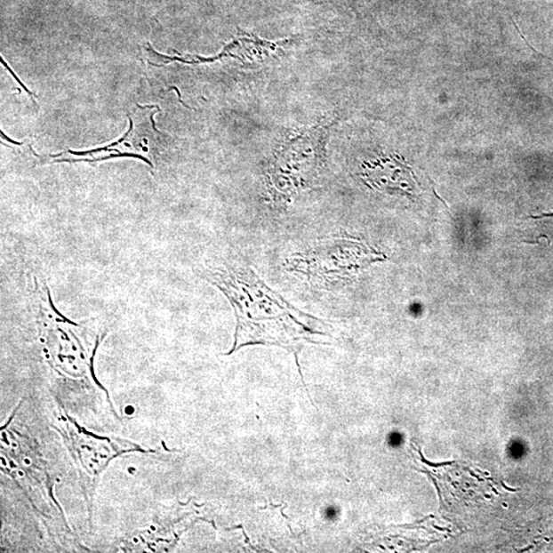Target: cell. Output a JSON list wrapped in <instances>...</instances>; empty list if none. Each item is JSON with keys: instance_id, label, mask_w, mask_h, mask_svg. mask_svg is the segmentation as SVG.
Returning <instances> with one entry per match:
<instances>
[{"instance_id": "1", "label": "cell", "mask_w": 553, "mask_h": 553, "mask_svg": "<svg viewBox=\"0 0 553 553\" xmlns=\"http://www.w3.org/2000/svg\"><path fill=\"white\" fill-rule=\"evenodd\" d=\"M202 275L226 295L234 309L237 320L234 342L242 337V341L248 339L244 347L273 345L293 350L301 381L306 384L296 343H317L312 335L327 336L312 326L320 319L290 305L248 267L209 268Z\"/></svg>"}, {"instance_id": "2", "label": "cell", "mask_w": 553, "mask_h": 553, "mask_svg": "<svg viewBox=\"0 0 553 553\" xmlns=\"http://www.w3.org/2000/svg\"><path fill=\"white\" fill-rule=\"evenodd\" d=\"M386 259V255L365 243L333 238L294 254L288 260L287 267L313 285L327 287L349 281L375 262Z\"/></svg>"}, {"instance_id": "3", "label": "cell", "mask_w": 553, "mask_h": 553, "mask_svg": "<svg viewBox=\"0 0 553 553\" xmlns=\"http://www.w3.org/2000/svg\"><path fill=\"white\" fill-rule=\"evenodd\" d=\"M322 158V141L309 134L283 146L268 172L274 199L282 204L292 201L315 177Z\"/></svg>"}, {"instance_id": "4", "label": "cell", "mask_w": 553, "mask_h": 553, "mask_svg": "<svg viewBox=\"0 0 553 553\" xmlns=\"http://www.w3.org/2000/svg\"><path fill=\"white\" fill-rule=\"evenodd\" d=\"M406 171L402 164H397V161L387 159L373 165H367L363 177L368 184L381 191L408 193L413 187H410L411 180Z\"/></svg>"}, {"instance_id": "5", "label": "cell", "mask_w": 553, "mask_h": 553, "mask_svg": "<svg viewBox=\"0 0 553 553\" xmlns=\"http://www.w3.org/2000/svg\"><path fill=\"white\" fill-rule=\"evenodd\" d=\"M541 221V228L544 231L543 235L553 232V214L546 215V217L539 218Z\"/></svg>"}, {"instance_id": "6", "label": "cell", "mask_w": 553, "mask_h": 553, "mask_svg": "<svg viewBox=\"0 0 553 553\" xmlns=\"http://www.w3.org/2000/svg\"><path fill=\"white\" fill-rule=\"evenodd\" d=\"M2 63H3V65H4L5 68H6V69H8V70L10 71V73L12 74V76H13V78H15V79L18 81V84L23 87V89L25 90V92H26L27 93H28V94H29V96H32V94H33V93H32V92H31L28 89H27V87L23 84L22 81H21V80H20V79L18 78V76H16L15 72H13V71L10 68V67L8 66V64H6V62H4V60L3 58H2Z\"/></svg>"}, {"instance_id": "7", "label": "cell", "mask_w": 553, "mask_h": 553, "mask_svg": "<svg viewBox=\"0 0 553 553\" xmlns=\"http://www.w3.org/2000/svg\"><path fill=\"white\" fill-rule=\"evenodd\" d=\"M240 528H242V530H243V535H244V537H245V542H246L247 544H249V539H248V536H247V534H246V533H245V531H244V528H243V525H237V527H234V528H231V529H228V531L236 530V529H240Z\"/></svg>"}, {"instance_id": "8", "label": "cell", "mask_w": 553, "mask_h": 553, "mask_svg": "<svg viewBox=\"0 0 553 553\" xmlns=\"http://www.w3.org/2000/svg\"><path fill=\"white\" fill-rule=\"evenodd\" d=\"M2 137L4 139H5L6 140H9L10 143L13 144V145H17V146H21L23 145L22 143H18V141L12 140V139H10L8 136H6V134H4V132L2 131Z\"/></svg>"}]
</instances>
